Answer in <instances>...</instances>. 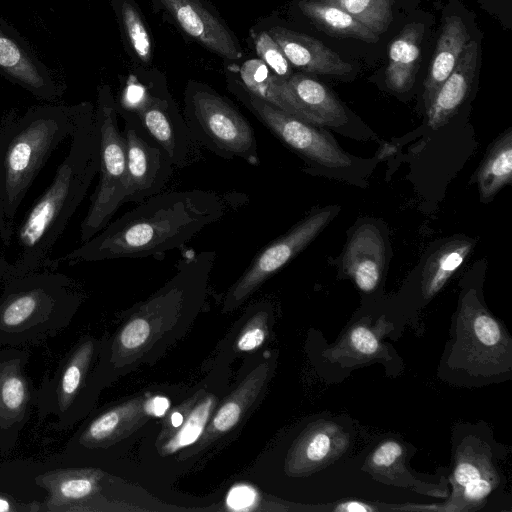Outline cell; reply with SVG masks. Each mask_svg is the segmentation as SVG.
I'll return each instance as SVG.
<instances>
[{
  "label": "cell",
  "instance_id": "1",
  "mask_svg": "<svg viewBox=\"0 0 512 512\" xmlns=\"http://www.w3.org/2000/svg\"><path fill=\"white\" fill-rule=\"evenodd\" d=\"M226 213L221 195L202 189L169 191L151 196L110 221L100 232L50 268L120 258L163 257L180 248Z\"/></svg>",
  "mask_w": 512,
  "mask_h": 512
},
{
  "label": "cell",
  "instance_id": "2",
  "mask_svg": "<svg viewBox=\"0 0 512 512\" xmlns=\"http://www.w3.org/2000/svg\"><path fill=\"white\" fill-rule=\"evenodd\" d=\"M69 148L52 182L16 225L8 248L0 256L1 281L49 268L53 248L99 170V129L90 107H81Z\"/></svg>",
  "mask_w": 512,
  "mask_h": 512
},
{
  "label": "cell",
  "instance_id": "3",
  "mask_svg": "<svg viewBox=\"0 0 512 512\" xmlns=\"http://www.w3.org/2000/svg\"><path fill=\"white\" fill-rule=\"evenodd\" d=\"M81 107H40L0 125V240L8 247L16 215L52 153L72 135Z\"/></svg>",
  "mask_w": 512,
  "mask_h": 512
},
{
  "label": "cell",
  "instance_id": "4",
  "mask_svg": "<svg viewBox=\"0 0 512 512\" xmlns=\"http://www.w3.org/2000/svg\"><path fill=\"white\" fill-rule=\"evenodd\" d=\"M52 268L4 280L0 295V342L24 339L41 324H64L80 303L72 279Z\"/></svg>",
  "mask_w": 512,
  "mask_h": 512
},
{
  "label": "cell",
  "instance_id": "5",
  "mask_svg": "<svg viewBox=\"0 0 512 512\" xmlns=\"http://www.w3.org/2000/svg\"><path fill=\"white\" fill-rule=\"evenodd\" d=\"M184 120L191 141L221 158L259 164L254 129L230 101L208 87L189 89Z\"/></svg>",
  "mask_w": 512,
  "mask_h": 512
},
{
  "label": "cell",
  "instance_id": "6",
  "mask_svg": "<svg viewBox=\"0 0 512 512\" xmlns=\"http://www.w3.org/2000/svg\"><path fill=\"white\" fill-rule=\"evenodd\" d=\"M95 117L99 129V181L87 213L80 224L84 243L100 232L124 203L127 156L125 140L118 125V112L109 91H101Z\"/></svg>",
  "mask_w": 512,
  "mask_h": 512
},
{
  "label": "cell",
  "instance_id": "7",
  "mask_svg": "<svg viewBox=\"0 0 512 512\" xmlns=\"http://www.w3.org/2000/svg\"><path fill=\"white\" fill-rule=\"evenodd\" d=\"M338 209L336 206H329L310 214L259 251L227 292L223 310L237 308L266 280L290 262L324 229Z\"/></svg>",
  "mask_w": 512,
  "mask_h": 512
},
{
  "label": "cell",
  "instance_id": "8",
  "mask_svg": "<svg viewBox=\"0 0 512 512\" xmlns=\"http://www.w3.org/2000/svg\"><path fill=\"white\" fill-rule=\"evenodd\" d=\"M117 112L125 120L122 132L127 156L124 203L141 202L161 192L175 166L136 116L126 111Z\"/></svg>",
  "mask_w": 512,
  "mask_h": 512
},
{
  "label": "cell",
  "instance_id": "9",
  "mask_svg": "<svg viewBox=\"0 0 512 512\" xmlns=\"http://www.w3.org/2000/svg\"><path fill=\"white\" fill-rule=\"evenodd\" d=\"M247 106L283 143L307 159L328 167H347L351 159L325 131L290 115L247 91Z\"/></svg>",
  "mask_w": 512,
  "mask_h": 512
},
{
  "label": "cell",
  "instance_id": "10",
  "mask_svg": "<svg viewBox=\"0 0 512 512\" xmlns=\"http://www.w3.org/2000/svg\"><path fill=\"white\" fill-rule=\"evenodd\" d=\"M126 112L136 116L151 137L166 151L175 167L186 164L191 140L184 117L172 101L154 96L147 90L143 101L132 111Z\"/></svg>",
  "mask_w": 512,
  "mask_h": 512
},
{
  "label": "cell",
  "instance_id": "11",
  "mask_svg": "<svg viewBox=\"0 0 512 512\" xmlns=\"http://www.w3.org/2000/svg\"><path fill=\"white\" fill-rule=\"evenodd\" d=\"M178 25L193 39L228 59L242 52L227 27L198 0H159Z\"/></svg>",
  "mask_w": 512,
  "mask_h": 512
},
{
  "label": "cell",
  "instance_id": "12",
  "mask_svg": "<svg viewBox=\"0 0 512 512\" xmlns=\"http://www.w3.org/2000/svg\"><path fill=\"white\" fill-rule=\"evenodd\" d=\"M270 371V364L264 362L245 377L211 417L198 439L197 450L205 448L240 423L264 391Z\"/></svg>",
  "mask_w": 512,
  "mask_h": 512
},
{
  "label": "cell",
  "instance_id": "13",
  "mask_svg": "<svg viewBox=\"0 0 512 512\" xmlns=\"http://www.w3.org/2000/svg\"><path fill=\"white\" fill-rule=\"evenodd\" d=\"M268 34L289 63L304 71L329 75H345L352 71L348 62L316 38L280 26L272 27Z\"/></svg>",
  "mask_w": 512,
  "mask_h": 512
},
{
  "label": "cell",
  "instance_id": "14",
  "mask_svg": "<svg viewBox=\"0 0 512 512\" xmlns=\"http://www.w3.org/2000/svg\"><path fill=\"white\" fill-rule=\"evenodd\" d=\"M478 44L469 40L458 62L441 85L427 109L428 124L436 130L445 125L465 101L475 78Z\"/></svg>",
  "mask_w": 512,
  "mask_h": 512
},
{
  "label": "cell",
  "instance_id": "15",
  "mask_svg": "<svg viewBox=\"0 0 512 512\" xmlns=\"http://www.w3.org/2000/svg\"><path fill=\"white\" fill-rule=\"evenodd\" d=\"M385 262L384 244L373 225H362L351 237L343 266L359 289L370 292L377 286Z\"/></svg>",
  "mask_w": 512,
  "mask_h": 512
},
{
  "label": "cell",
  "instance_id": "16",
  "mask_svg": "<svg viewBox=\"0 0 512 512\" xmlns=\"http://www.w3.org/2000/svg\"><path fill=\"white\" fill-rule=\"evenodd\" d=\"M151 416L146 399L134 398L95 418L80 436V443L88 448H105L126 438Z\"/></svg>",
  "mask_w": 512,
  "mask_h": 512
},
{
  "label": "cell",
  "instance_id": "17",
  "mask_svg": "<svg viewBox=\"0 0 512 512\" xmlns=\"http://www.w3.org/2000/svg\"><path fill=\"white\" fill-rule=\"evenodd\" d=\"M102 476V472L95 469L57 470L40 476L39 483L49 493L46 509L75 511L80 501L99 490Z\"/></svg>",
  "mask_w": 512,
  "mask_h": 512
},
{
  "label": "cell",
  "instance_id": "18",
  "mask_svg": "<svg viewBox=\"0 0 512 512\" xmlns=\"http://www.w3.org/2000/svg\"><path fill=\"white\" fill-rule=\"evenodd\" d=\"M468 41L469 35L461 18L456 15L446 17L424 82L426 108L455 68Z\"/></svg>",
  "mask_w": 512,
  "mask_h": 512
},
{
  "label": "cell",
  "instance_id": "19",
  "mask_svg": "<svg viewBox=\"0 0 512 512\" xmlns=\"http://www.w3.org/2000/svg\"><path fill=\"white\" fill-rule=\"evenodd\" d=\"M240 75L249 93L290 115L315 125L288 88L285 79L271 73L261 60L246 61L241 67Z\"/></svg>",
  "mask_w": 512,
  "mask_h": 512
},
{
  "label": "cell",
  "instance_id": "20",
  "mask_svg": "<svg viewBox=\"0 0 512 512\" xmlns=\"http://www.w3.org/2000/svg\"><path fill=\"white\" fill-rule=\"evenodd\" d=\"M423 28L419 23L406 25L389 47L386 84L394 92L411 89L419 68Z\"/></svg>",
  "mask_w": 512,
  "mask_h": 512
},
{
  "label": "cell",
  "instance_id": "21",
  "mask_svg": "<svg viewBox=\"0 0 512 512\" xmlns=\"http://www.w3.org/2000/svg\"><path fill=\"white\" fill-rule=\"evenodd\" d=\"M285 82L316 126H339L347 122L343 106L321 82L302 74L291 75Z\"/></svg>",
  "mask_w": 512,
  "mask_h": 512
},
{
  "label": "cell",
  "instance_id": "22",
  "mask_svg": "<svg viewBox=\"0 0 512 512\" xmlns=\"http://www.w3.org/2000/svg\"><path fill=\"white\" fill-rule=\"evenodd\" d=\"M196 400H190L182 408L184 420L182 424L171 430L162 431L158 438V451L167 456L178 450L195 443L207 426L217 399L213 394L195 396Z\"/></svg>",
  "mask_w": 512,
  "mask_h": 512
},
{
  "label": "cell",
  "instance_id": "23",
  "mask_svg": "<svg viewBox=\"0 0 512 512\" xmlns=\"http://www.w3.org/2000/svg\"><path fill=\"white\" fill-rule=\"evenodd\" d=\"M298 6L306 17L329 35L351 37L369 43H375L379 39L366 25L336 5L302 0Z\"/></svg>",
  "mask_w": 512,
  "mask_h": 512
},
{
  "label": "cell",
  "instance_id": "24",
  "mask_svg": "<svg viewBox=\"0 0 512 512\" xmlns=\"http://www.w3.org/2000/svg\"><path fill=\"white\" fill-rule=\"evenodd\" d=\"M512 176V132L507 130L492 145L477 172L478 189L485 199L492 198Z\"/></svg>",
  "mask_w": 512,
  "mask_h": 512
},
{
  "label": "cell",
  "instance_id": "25",
  "mask_svg": "<svg viewBox=\"0 0 512 512\" xmlns=\"http://www.w3.org/2000/svg\"><path fill=\"white\" fill-rule=\"evenodd\" d=\"M474 246L466 239L450 241L432 254L423 270V292L431 297L437 293L453 273L461 266Z\"/></svg>",
  "mask_w": 512,
  "mask_h": 512
},
{
  "label": "cell",
  "instance_id": "26",
  "mask_svg": "<svg viewBox=\"0 0 512 512\" xmlns=\"http://www.w3.org/2000/svg\"><path fill=\"white\" fill-rule=\"evenodd\" d=\"M93 353V342L86 340L79 344L65 360L56 384V403L60 411L68 410L80 392Z\"/></svg>",
  "mask_w": 512,
  "mask_h": 512
},
{
  "label": "cell",
  "instance_id": "27",
  "mask_svg": "<svg viewBox=\"0 0 512 512\" xmlns=\"http://www.w3.org/2000/svg\"><path fill=\"white\" fill-rule=\"evenodd\" d=\"M0 66L40 96L50 97L53 94L52 89L19 48L1 34Z\"/></svg>",
  "mask_w": 512,
  "mask_h": 512
},
{
  "label": "cell",
  "instance_id": "28",
  "mask_svg": "<svg viewBox=\"0 0 512 512\" xmlns=\"http://www.w3.org/2000/svg\"><path fill=\"white\" fill-rule=\"evenodd\" d=\"M29 396L21 372L8 363L0 364V417L15 419L24 416Z\"/></svg>",
  "mask_w": 512,
  "mask_h": 512
},
{
  "label": "cell",
  "instance_id": "29",
  "mask_svg": "<svg viewBox=\"0 0 512 512\" xmlns=\"http://www.w3.org/2000/svg\"><path fill=\"white\" fill-rule=\"evenodd\" d=\"M336 5L364 25L376 35L386 31L392 19L391 0H321Z\"/></svg>",
  "mask_w": 512,
  "mask_h": 512
},
{
  "label": "cell",
  "instance_id": "30",
  "mask_svg": "<svg viewBox=\"0 0 512 512\" xmlns=\"http://www.w3.org/2000/svg\"><path fill=\"white\" fill-rule=\"evenodd\" d=\"M332 440L324 431H314L302 439L289 458L287 466L294 472L303 465L316 464L323 461L330 453Z\"/></svg>",
  "mask_w": 512,
  "mask_h": 512
},
{
  "label": "cell",
  "instance_id": "31",
  "mask_svg": "<svg viewBox=\"0 0 512 512\" xmlns=\"http://www.w3.org/2000/svg\"><path fill=\"white\" fill-rule=\"evenodd\" d=\"M122 18L135 54L141 61L148 63L151 58V40L139 12L132 4L126 2L122 6Z\"/></svg>",
  "mask_w": 512,
  "mask_h": 512
},
{
  "label": "cell",
  "instance_id": "32",
  "mask_svg": "<svg viewBox=\"0 0 512 512\" xmlns=\"http://www.w3.org/2000/svg\"><path fill=\"white\" fill-rule=\"evenodd\" d=\"M255 49L260 60L273 71V74L283 79L292 75L289 61L267 32L258 34L255 39Z\"/></svg>",
  "mask_w": 512,
  "mask_h": 512
},
{
  "label": "cell",
  "instance_id": "33",
  "mask_svg": "<svg viewBox=\"0 0 512 512\" xmlns=\"http://www.w3.org/2000/svg\"><path fill=\"white\" fill-rule=\"evenodd\" d=\"M268 312L264 309L257 311L248 321L236 342L240 351H252L260 347L267 336Z\"/></svg>",
  "mask_w": 512,
  "mask_h": 512
},
{
  "label": "cell",
  "instance_id": "34",
  "mask_svg": "<svg viewBox=\"0 0 512 512\" xmlns=\"http://www.w3.org/2000/svg\"><path fill=\"white\" fill-rule=\"evenodd\" d=\"M473 327L477 339L486 346L496 345L501 338V330L498 323L484 312H480L475 316Z\"/></svg>",
  "mask_w": 512,
  "mask_h": 512
},
{
  "label": "cell",
  "instance_id": "35",
  "mask_svg": "<svg viewBox=\"0 0 512 512\" xmlns=\"http://www.w3.org/2000/svg\"><path fill=\"white\" fill-rule=\"evenodd\" d=\"M350 342L358 352L365 355L374 354L379 347L376 336L364 326L355 327L351 331Z\"/></svg>",
  "mask_w": 512,
  "mask_h": 512
},
{
  "label": "cell",
  "instance_id": "36",
  "mask_svg": "<svg viewBox=\"0 0 512 512\" xmlns=\"http://www.w3.org/2000/svg\"><path fill=\"white\" fill-rule=\"evenodd\" d=\"M402 454V446L396 441L383 442L374 451L372 462L376 467L392 465Z\"/></svg>",
  "mask_w": 512,
  "mask_h": 512
},
{
  "label": "cell",
  "instance_id": "37",
  "mask_svg": "<svg viewBox=\"0 0 512 512\" xmlns=\"http://www.w3.org/2000/svg\"><path fill=\"white\" fill-rule=\"evenodd\" d=\"M255 492L250 487L238 486L233 488L227 498V503L233 509H243L255 500Z\"/></svg>",
  "mask_w": 512,
  "mask_h": 512
},
{
  "label": "cell",
  "instance_id": "38",
  "mask_svg": "<svg viewBox=\"0 0 512 512\" xmlns=\"http://www.w3.org/2000/svg\"><path fill=\"white\" fill-rule=\"evenodd\" d=\"M463 487L464 496L469 501H480L492 490L491 483L483 477L471 480Z\"/></svg>",
  "mask_w": 512,
  "mask_h": 512
},
{
  "label": "cell",
  "instance_id": "39",
  "mask_svg": "<svg viewBox=\"0 0 512 512\" xmlns=\"http://www.w3.org/2000/svg\"><path fill=\"white\" fill-rule=\"evenodd\" d=\"M479 477H481L480 470L470 462L459 463L454 471V479L462 487L469 481Z\"/></svg>",
  "mask_w": 512,
  "mask_h": 512
},
{
  "label": "cell",
  "instance_id": "40",
  "mask_svg": "<svg viewBox=\"0 0 512 512\" xmlns=\"http://www.w3.org/2000/svg\"><path fill=\"white\" fill-rule=\"evenodd\" d=\"M169 400L162 396L146 399V409L151 417L163 416L169 408Z\"/></svg>",
  "mask_w": 512,
  "mask_h": 512
},
{
  "label": "cell",
  "instance_id": "41",
  "mask_svg": "<svg viewBox=\"0 0 512 512\" xmlns=\"http://www.w3.org/2000/svg\"><path fill=\"white\" fill-rule=\"evenodd\" d=\"M337 511H347V512H366L373 511L374 509L362 502L358 501H350L340 504L337 508Z\"/></svg>",
  "mask_w": 512,
  "mask_h": 512
},
{
  "label": "cell",
  "instance_id": "42",
  "mask_svg": "<svg viewBox=\"0 0 512 512\" xmlns=\"http://www.w3.org/2000/svg\"><path fill=\"white\" fill-rule=\"evenodd\" d=\"M184 420V411L183 408H181V411H174L169 415V418L165 424V430H171L179 427Z\"/></svg>",
  "mask_w": 512,
  "mask_h": 512
},
{
  "label": "cell",
  "instance_id": "43",
  "mask_svg": "<svg viewBox=\"0 0 512 512\" xmlns=\"http://www.w3.org/2000/svg\"><path fill=\"white\" fill-rule=\"evenodd\" d=\"M18 505L13 503L12 501L8 500L7 498L0 496V512L25 510L24 507H21Z\"/></svg>",
  "mask_w": 512,
  "mask_h": 512
},
{
  "label": "cell",
  "instance_id": "44",
  "mask_svg": "<svg viewBox=\"0 0 512 512\" xmlns=\"http://www.w3.org/2000/svg\"><path fill=\"white\" fill-rule=\"evenodd\" d=\"M396 151V146L392 145V144H389V143H385L379 150L378 154H377V157L380 158V159H383L387 156H390L392 155L394 152Z\"/></svg>",
  "mask_w": 512,
  "mask_h": 512
},
{
  "label": "cell",
  "instance_id": "45",
  "mask_svg": "<svg viewBox=\"0 0 512 512\" xmlns=\"http://www.w3.org/2000/svg\"><path fill=\"white\" fill-rule=\"evenodd\" d=\"M0 280H1V271H0Z\"/></svg>",
  "mask_w": 512,
  "mask_h": 512
}]
</instances>
